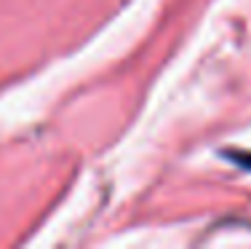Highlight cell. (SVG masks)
Here are the masks:
<instances>
[{
    "mask_svg": "<svg viewBox=\"0 0 251 249\" xmlns=\"http://www.w3.org/2000/svg\"><path fill=\"white\" fill-rule=\"evenodd\" d=\"M227 158H232L243 169H251V153H227Z\"/></svg>",
    "mask_w": 251,
    "mask_h": 249,
    "instance_id": "obj_1",
    "label": "cell"
}]
</instances>
